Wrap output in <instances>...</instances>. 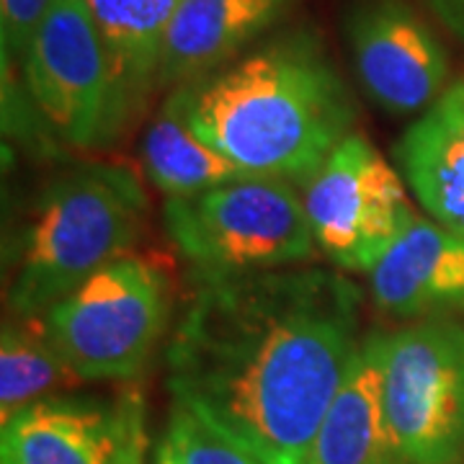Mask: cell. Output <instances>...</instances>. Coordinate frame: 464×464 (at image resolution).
Returning <instances> with one entry per match:
<instances>
[{
  "label": "cell",
  "mask_w": 464,
  "mask_h": 464,
  "mask_svg": "<svg viewBox=\"0 0 464 464\" xmlns=\"http://www.w3.org/2000/svg\"><path fill=\"white\" fill-rule=\"evenodd\" d=\"M362 302L313 264L199 279L168 338V390L261 464H304L364 343Z\"/></svg>",
  "instance_id": "cell-1"
},
{
  "label": "cell",
  "mask_w": 464,
  "mask_h": 464,
  "mask_svg": "<svg viewBox=\"0 0 464 464\" xmlns=\"http://www.w3.org/2000/svg\"><path fill=\"white\" fill-rule=\"evenodd\" d=\"M183 121L250 176L302 183L348 134L356 101L313 29H289L170 88Z\"/></svg>",
  "instance_id": "cell-2"
},
{
  "label": "cell",
  "mask_w": 464,
  "mask_h": 464,
  "mask_svg": "<svg viewBox=\"0 0 464 464\" xmlns=\"http://www.w3.org/2000/svg\"><path fill=\"white\" fill-rule=\"evenodd\" d=\"M148 212V191L132 168L85 163L54 176L16 240L5 286L11 317H42L103 266L130 256Z\"/></svg>",
  "instance_id": "cell-3"
},
{
  "label": "cell",
  "mask_w": 464,
  "mask_h": 464,
  "mask_svg": "<svg viewBox=\"0 0 464 464\" xmlns=\"http://www.w3.org/2000/svg\"><path fill=\"white\" fill-rule=\"evenodd\" d=\"M168 243L194 282L313 264L315 237L297 183L250 176L163 201Z\"/></svg>",
  "instance_id": "cell-4"
},
{
  "label": "cell",
  "mask_w": 464,
  "mask_h": 464,
  "mask_svg": "<svg viewBox=\"0 0 464 464\" xmlns=\"http://www.w3.org/2000/svg\"><path fill=\"white\" fill-rule=\"evenodd\" d=\"M39 320L78 380L130 382L148 369L166 335L170 284L160 266L130 253Z\"/></svg>",
  "instance_id": "cell-5"
},
{
  "label": "cell",
  "mask_w": 464,
  "mask_h": 464,
  "mask_svg": "<svg viewBox=\"0 0 464 464\" xmlns=\"http://www.w3.org/2000/svg\"><path fill=\"white\" fill-rule=\"evenodd\" d=\"M297 188L317 253L343 274H369L418 217L398 166L364 132L348 134Z\"/></svg>",
  "instance_id": "cell-6"
},
{
  "label": "cell",
  "mask_w": 464,
  "mask_h": 464,
  "mask_svg": "<svg viewBox=\"0 0 464 464\" xmlns=\"http://www.w3.org/2000/svg\"><path fill=\"white\" fill-rule=\"evenodd\" d=\"M21 65L36 114L67 148L106 150L130 127L85 0L52 3Z\"/></svg>",
  "instance_id": "cell-7"
},
{
  "label": "cell",
  "mask_w": 464,
  "mask_h": 464,
  "mask_svg": "<svg viewBox=\"0 0 464 464\" xmlns=\"http://www.w3.org/2000/svg\"><path fill=\"white\" fill-rule=\"evenodd\" d=\"M384 408L405 464H464V323H405L384 338Z\"/></svg>",
  "instance_id": "cell-8"
},
{
  "label": "cell",
  "mask_w": 464,
  "mask_h": 464,
  "mask_svg": "<svg viewBox=\"0 0 464 464\" xmlns=\"http://www.w3.org/2000/svg\"><path fill=\"white\" fill-rule=\"evenodd\" d=\"M366 96L392 116L426 111L449 85V54L408 0H353L343 18Z\"/></svg>",
  "instance_id": "cell-9"
},
{
  "label": "cell",
  "mask_w": 464,
  "mask_h": 464,
  "mask_svg": "<svg viewBox=\"0 0 464 464\" xmlns=\"http://www.w3.org/2000/svg\"><path fill=\"white\" fill-rule=\"evenodd\" d=\"M366 276L372 304L384 315L464 323V237L431 217H415Z\"/></svg>",
  "instance_id": "cell-10"
},
{
  "label": "cell",
  "mask_w": 464,
  "mask_h": 464,
  "mask_svg": "<svg viewBox=\"0 0 464 464\" xmlns=\"http://www.w3.org/2000/svg\"><path fill=\"white\" fill-rule=\"evenodd\" d=\"M119 402L44 398L3 420L0 464H116Z\"/></svg>",
  "instance_id": "cell-11"
},
{
  "label": "cell",
  "mask_w": 464,
  "mask_h": 464,
  "mask_svg": "<svg viewBox=\"0 0 464 464\" xmlns=\"http://www.w3.org/2000/svg\"><path fill=\"white\" fill-rule=\"evenodd\" d=\"M392 158L423 212L464 237V81L408 124Z\"/></svg>",
  "instance_id": "cell-12"
},
{
  "label": "cell",
  "mask_w": 464,
  "mask_h": 464,
  "mask_svg": "<svg viewBox=\"0 0 464 464\" xmlns=\"http://www.w3.org/2000/svg\"><path fill=\"white\" fill-rule=\"evenodd\" d=\"M297 0H181L168 34L160 88L230 65L271 32Z\"/></svg>",
  "instance_id": "cell-13"
},
{
  "label": "cell",
  "mask_w": 464,
  "mask_h": 464,
  "mask_svg": "<svg viewBox=\"0 0 464 464\" xmlns=\"http://www.w3.org/2000/svg\"><path fill=\"white\" fill-rule=\"evenodd\" d=\"M384 338L364 335L304 464H405L384 408Z\"/></svg>",
  "instance_id": "cell-14"
},
{
  "label": "cell",
  "mask_w": 464,
  "mask_h": 464,
  "mask_svg": "<svg viewBox=\"0 0 464 464\" xmlns=\"http://www.w3.org/2000/svg\"><path fill=\"white\" fill-rule=\"evenodd\" d=\"M127 124L160 88V67L181 0H85Z\"/></svg>",
  "instance_id": "cell-15"
},
{
  "label": "cell",
  "mask_w": 464,
  "mask_h": 464,
  "mask_svg": "<svg viewBox=\"0 0 464 464\" xmlns=\"http://www.w3.org/2000/svg\"><path fill=\"white\" fill-rule=\"evenodd\" d=\"M140 152L145 179L166 199L194 197L225 183L250 179L248 170L201 140L168 99L148 121Z\"/></svg>",
  "instance_id": "cell-16"
},
{
  "label": "cell",
  "mask_w": 464,
  "mask_h": 464,
  "mask_svg": "<svg viewBox=\"0 0 464 464\" xmlns=\"http://www.w3.org/2000/svg\"><path fill=\"white\" fill-rule=\"evenodd\" d=\"M83 382L54 348L39 317H14L0 335V413L3 420L52 392Z\"/></svg>",
  "instance_id": "cell-17"
},
{
  "label": "cell",
  "mask_w": 464,
  "mask_h": 464,
  "mask_svg": "<svg viewBox=\"0 0 464 464\" xmlns=\"http://www.w3.org/2000/svg\"><path fill=\"white\" fill-rule=\"evenodd\" d=\"M150 464H261L253 454L209 426L199 413L173 400L166 429Z\"/></svg>",
  "instance_id": "cell-18"
},
{
  "label": "cell",
  "mask_w": 464,
  "mask_h": 464,
  "mask_svg": "<svg viewBox=\"0 0 464 464\" xmlns=\"http://www.w3.org/2000/svg\"><path fill=\"white\" fill-rule=\"evenodd\" d=\"M54 0H0V36L3 57L18 60L26 54L34 32L47 16Z\"/></svg>",
  "instance_id": "cell-19"
},
{
  "label": "cell",
  "mask_w": 464,
  "mask_h": 464,
  "mask_svg": "<svg viewBox=\"0 0 464 464\" xmlns=\"http://www.w3.org/2000/svg\"><path fill=\"white\" fill-rule=\"evenodd\" d=\"M119 402L121 436L116 464H148V423H145V400L137 390L124 392Z\"/></svg>",
  "instance_id": "cell-20"
},
{
  "label": "cell",
  "mask_w": 464,
  "mask_h": 464,
  "mask_svg": "<svg viewBox=\"0 0 464 464\" xmlns=\"http://www.w3.org/2000/svg\"><path fill=\"white\" fill-rule=\"evenodd\" d=\"M433 14L441 18L459 39H464V0H429Z\"/></svg>",
  "instance_id": "cell-21"
}]
</instances>
